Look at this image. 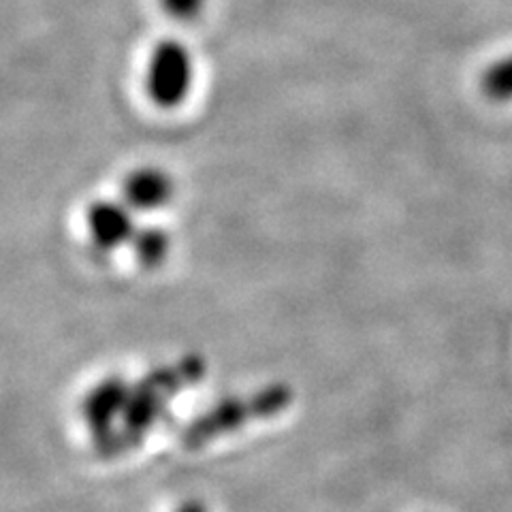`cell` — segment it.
Instances as JSON below:
<instances>
[{"instance_id":"obj_3","label":"cell","mask_w":512,"mask_h":512,"mask_svg":"<svg viewBox=\"0 0 512 512\" xmlns=\"http://www.w3.org/2000/svg\"><path fill=\"white\" fill-rule=\"evenodd\" d=\"M88 229L96 246L116 248L131 244L137 231L135 210L124 201H99L88 212Z\"/></svg>"},{"instance_id":"obj_6","label":"cell","mask_w":512,"mask_h":512,"mask_svg":"<svg viewBox=\"0 0 512 512\" xmlns=\"http://www.w3.org/2000/svg\"><path fill=\"white\" fill-rule=\"evenodd\" d=\"M169 18L178 22H192L203 13L207 0H160Z\"/></svg>"},{"instance_id":"obj_5","label":"cell","mask_w":512,"mask_h":512,"mask_svg":"<svg viewBox=\"0 0 512 512\" xmlns=\"http://www.w3.org/2000/svg\"><path fill=\"white\" fill-rule=\"evenodd\" d=\"M131 244L143 263L158 265L160 261H165L171 248V239L160 227H137Z\"/></svg>"},{"instance_id":"obj_4","label":"cell","mask_w":512,"mask_h":512,"mask_svg":"<svg viewBox=\"0 0 512 512\" xmlns=\"http://www.w3.org/2000/svg\"><path fill=\"white\" fill-rule=\"evenodd\" d=\"M480 88L493 103H512V52L487 64L483 77H480Z\"/></svg>"},{"instance_id":"obj_2","label":"cell","mask_w":512,"mask_h":512,"mask_svg":"<svg viewBox=\"0 0 512 512\" xmlns=\"http://www.w3.org/2000/svg\"><path fill=\"white\" fill-rule=\"evenodd\" d=\"M124 203L135 212H156L175 195V182L163 167H137L124 180Z\"/></svg>"},{"instance_id":"obj_1","label":"cell","mask_w":512,"mask_h":512,"mask_svg":"<svg viewBox=\"0 0 512 512\" xmlns=\"http://www.w3.org/2000/svg\"><path fill=\"white\" fill-rule=\"evenodd\" d=\"M197 64L190 47L178 39L154 45L146 64V92L154 105L175 109L184 105L195 88Z\"/></svg>"}]
</instances>
